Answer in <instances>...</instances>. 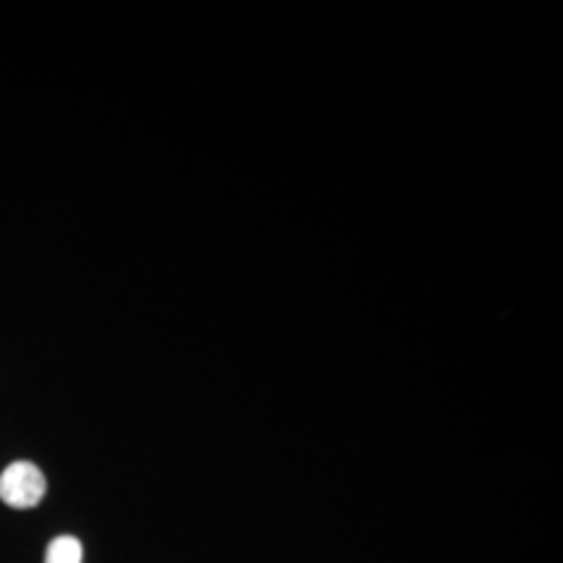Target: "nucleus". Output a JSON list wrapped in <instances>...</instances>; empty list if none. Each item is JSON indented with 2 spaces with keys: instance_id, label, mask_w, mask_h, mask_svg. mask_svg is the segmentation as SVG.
<instances>
[{
  "instance_id": "1",
  "label": "nucleus",
  "mask_w": 563,
  "mask_h": 563,
  "mask_svg": "<svg viewBox=\"0 0 563 563\" xmlns=\"http://www.w3.org/2000/svg\"><path fill=\"white\" fill-rule=\"evenodd\" d=\"M47 493V481L32 462H13L0 475V501L11 509H34Z\"/></svg>"
},
{
  "instance_id": "2",
  "label": "nucleus",
  "mask_w": 563,
  "mask_h": 563,
  "mask_svg": "<svg viewBox=\"0 0 563 563\" xmlns=\"http://www.w3.org/2000/svg\"><path fill=\"white\" fill-rule=\"evenodd\" d=\"M84 548L81 540H76L74 534H60L47 545L45 563H81Z\"/></svg>"
}]
</instances>
